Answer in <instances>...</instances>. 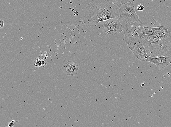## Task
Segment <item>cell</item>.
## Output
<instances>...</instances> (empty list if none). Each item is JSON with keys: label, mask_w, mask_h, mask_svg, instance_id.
<instances>
[{"label": "cell", "mask_w": 171, "mask_h": 127, "mask_svg": "<svg viewBox=\"0 0 171 127\" xmlns=\"http://www.w3.org/2000/svg\"><path fill=\"white\" fill-rule=\"evenodd\" d=\"M142 42L148 56L171 57V27L164 36L159 38L150 34L142 37Z\"/></svg>", "instance_id": "6da1fadb"}, {"label": "cell", "mask_w": 171, "mask_h": 127, "mask_svg": "<svg viewBox=\"0 0 171 127\" xmlns=\"http://www.w3.org/2000/svg\"><path fill=\"white\" fill-rule=\"evenodd\" d=\"M119 8L108 0H93L85 9L84 17L95 23L100 18L105 16L120 19Z\"/></svg>", "instance_id": "7a4b0ae2"}, {"label": "cell", "mask_w": 171, "mask_h": 127, "mask_svg": "<svg viewBox=\"0 0 171 127\" xmlns=\"http://www.w3.org/2000/svg\"><path fill=\"white\" fill-rule=\"evenodd\" d=\"M123 40L137 58L143 61H146L148 55L142 42V37L124 38Z\"/></svg>", "instance_id": "3957f363"}, {"label": "cell", "mask_w": 171, "mask_h": 127, "mask_svg": "<svg viewBox=\"0 0 171 127\" xmlns=\"http://www.w3.org/2000/svg\"><path fill=\"white\" fill-rule=\"evenodd\" d=\"M120 19L126 23H131L140 20L139 16L135 12L133 2L127 3L119 9Z\"/></svg>", "instance_id": "277c9868"}, {"label": "cell", "mask_w": 171, "mask_h": 127, "mask_svg": "<svg viewBox=\"0 0 171 127\" xmlns=\"http://www.w3.org/2000/svg\"><path fill=\"white\" fill-rule=\"evenodd\" d=\"M146 27L140 20L138 22L126 23L123 27L125 38H132L142 37Z\"/></svg>", "instance_id": "5b68a950"}, {"label": "cell", "mask_w": 171, "mask_h": 127, "mask_svg": "<svg viewBox=\"0 0 171 127\" xmlns=\"http://www.w3.org/2000/svg\"><path fill=\"white\" fill-rule=\"evenodd\" d=\"M102 27L108 34L117 35L123 30V27L118 19L111 18L103 21Z\"/></svg>", "instance_id": "8992f818"}, {"label": "cell", "mask_w": 171, "mask_h": 127, "mask_svg": "<svg viewBox=\"0 0 171 127\" xmlns=\"http://www.w3.org/2000/svg\"><path fill=\"white\" fill-rule=\"evenodd\" d=\"M170 57L167 56L157 57H152L148 56L146 61L149 62L155 65L159 68H164L169 64Z\"/></svg>", "instance_id": "52a82bcc"}, {"label": "cell", "mask_w": 171, "mask_h": 127, "mask_svg": "<svg viewBox=\"0 0 171 127\" xmlns=\"http://www.w3.org/2000/svg\"><path fill=\"white\" fill-rule=\"evenodd\" d=\"M79 69V66L71 61L65 62L62 67L63 71L68 75L71 76L77 75Z\"/></svg>", "instance_id": "ba28073f"}, {"label": "cell", "mask_w": 171, "mask_h": 127, "mask_svg": "<svg viewBox=\"0 0 171 127\" xmlns=\"http://www.w3.org/2000/svg\"><path fill=\"white\" fill-rule=\"evenodd\" d=\"M170 27L167 25L161 26L150 27V33L156 35L160 38L165 35L169 31Z\"/></svg>", "instance_id": "9c48e42d"}, {"label": "cell", "mask_w": 171, "mask_h": 127, "mask_svg": "<svg viewBox=\"0 0 171 127\" xmlns=\"http://www.w3.org/2000/svg\"><path fill=\"white\" fill-rule=\"evenodd\" d=\"M119 8L127 3L133 2L134 0H108Z\"/></svg>", "instance_id": "30bf717a"}, {"label": "cell", "mask_w": 171, "mask_h": 127, "mask_svg": "<svg viewBox=\"0 0 171 127\" xmlns=\"http://www.w3.org/2000/svg\"><path fill=\"white\" fill-rule=\"evenodd\" d=\"M144 6L141 4L139 5L138 7H137V10L139 11V12H141V11H144Z\"/></svg>", "instance_id": "8fae6325"}, {"label": "cell", "mask_w": 171, "mask_h": 127, "mask_svg": "<svg viewBox=\"0 0 171 127\" xmlns=\"http://www.w3.org/2000/svg\"><path fill=\"white\" fill-rule=\"evenodd\" d=\"M4 21L1 20L0 21V28H3L4 27Z\"/></svg>", "instance_id": "7c38bea8"}, {"label": "cell", "mask_w": 171, "mask_h": 127, "mask_svg": "<svg viewBox=\"0 0 171 127\" xmlns=\"http://www.w3.org/2000/svg\"><path fill=\"white\" fill-rule=\"evenodd\" d=\"M14 126V123H13L12 122H11V123H9V127H12Z\"/></svg>", "instance_id": "4fadbf2b"}]
</instances>
